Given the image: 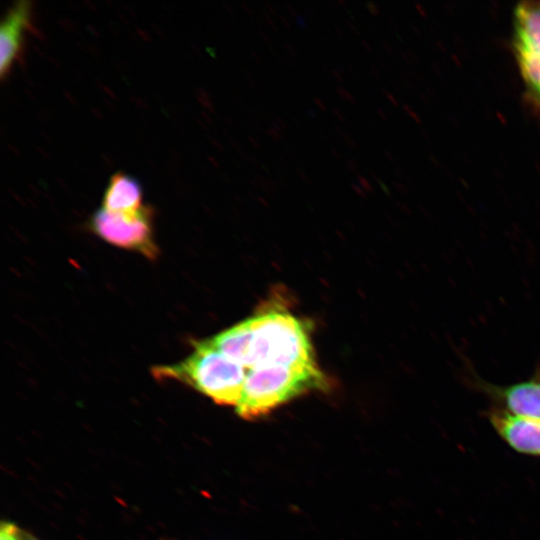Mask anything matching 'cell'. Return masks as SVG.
I'll list each match as a JSON object with an SVG mask.
<instances>
[{
    "label": "cell",
    "instance_id": "f1b7e54d",
    "mask_svg": "<svg viewBox=\"0 0 540 540\" xmlns=\"http://www.w3.org/2000/svg\"><path fill=\"white\" fill-rule=\"evenodd\" d=\"M285 7L292 17L296 18L298 16L296 10L293 8L291 4L286 3Z\"/></svg>",
    "mask_w": 540,
    "mask_h": 540
},
{
    "label": "cell",
    "instance_id": "e7e4bbea",
    "mask_svg": "<svg viewBox=\"0 0 540 540\" xmlns=\"http://www.w3.org/2000/svg\"><path fill=\"white\" fill-rule=\"evenodd\" d=\"M22 540H35V539H32V538L24 539V538L22 537Z\"/></svg>",
    "mask_w": 540,
    "mask_h": 540
},
{
    "label": "cell",
    "instance_id": "cb8c5ba5",
    "mask_svg": "<svg viewBox=\"0 0 540 540\" xmlns=\"http://www.w3.org/2000/svg\"><path fill=\"white\" fill-rule=\"evenodd\" d=\"M295 21H296V25L300 28V29H304L306 27V20L304 17L298 15L296 18H295Z\"/></svg>",
    "mask_w": 540,
    "mask_h": 540
},
{
    "label": "cell",
    "instance_id": "4316f807",
    "mask_svg": "<svg viewBox=\"0 0 540 540\" xmlns=\"http://www.w3.org/2000/svg\"><path fill=\"white\" fill-rule=\"evenodd\" d=\"M332 76L335 77L339 82L344 81V75L337 69H332Z\"/></svg>",
    "mask_w": 540,
    "mask_h": 540
},
{
    "label": "cell",
    "instance_id": "6da1fadb",
    "mask_svg": "<svg viewBox=\"0 0 540 540\" xmlns=\"http://www.w3.org/2000/svg\"><path fill=\"white\" fill-rule=\"evenodd\" d=\"M252 329L250 369L264 365L318 367L309 325L281 308L249 317Z\"/></svg>",
    "mask_w": 540,
    "mask_h": 540
},
{
    "label": "cell",
    "instance_id": "f5cc1de1",
    "mask_svg": "<svg viewBox=\"0 0 540 540\" xmlns=\"http://www.w3.org/2000/svg\"><path fill=\"white\" fill-rule=\"evenodd\" d=\"M370 176H371V178H372L375 182H376V181L378 182V181L380 180L379 177H378V175L376 174V172H373V171L370 172Z\"/></svg>",
    "mask_w": 540,
    "mask_h": 540
},
{
    "label": "cell",
    "instance_id": "91938a15",
    "mask_svg": "<svg viewBox=\"0 0 540 540\" xmlns=\"http://www.w3.org/2000/svg\"><path fill=\"white\" fill-rule=\"evenodd\" d=\"M383 47L388 53H391V48H390V46L388 44L384 43Z\"/></svg>",
    "mask_w": 540,
    "mask_h": 540
},
{
    "label": "cell",
    "instance_id": "60d3db41",
    "mask_svg": "<svg viewBox=\"0 0 540 540\" xmlns=\"http://www.w3.org/2000/svg\"><path fill=\"white\" fill-rule=\"evenodd\" d=\"M306 15L307 17L310 19V20H314L315 19V13L313 11L312 8H307L306 9Z\"/></svg>",
    "mask_w": 540,
    "mask_h": 540
},
{
    "label": "cell",
    "instance_id": "ffe728a7",
    "mask_svg": "<svg viewBox=\"0 0 540 540\" xmlns=\"http://www.w3.org/2000/svg\"><path fill=\"white\" fill-rule=\"evenodd\" d=\"M273 122L274 124L278 125L283 131L288 130V125L282 118L275 116Z\"/></svg>",
    "mask_w": 540,
    "mask_h": 540
},
{
    "label": "cell",
    "instance_id": "f35d334b",
    "mask_svg": "<svg viewBox=\"0 0 540 540\" xmlns=\"http://www.w3.org/2000/svg\"><path fill=\"white\" fill-rule=\"evenodd\" d=\"M248 140L251 142V144L256 147V148H260V145H259V142L257 141V139L251 135H248Z\"/></svg>",
    "mask_w": 540,
    "mask_h": 540
},
{
    "label": "cell",
    "instance_id": "ac0fdd59",
    "mask_svg": "<svg viewBox=\"0 0 540 540\" xmlns=\"http://www.w3.org/2000/svg\"><path fill=\"white\" fill-rule=\"evenodd\" d=\"M365 5H366L367 10H368L373 16L379 15V8H378V6L376 5V3L372 2V1H367V2L365 3Z\"/></svg>",
    "mask_w": 540,
    "mask_h": 540
},
{
    "label": "cell",
    "instance_id": "d4e9b609",
    "mask_svg": "<svg viewBox=\"0 0 540 540\" xmlns=\"http://www.w3.org/2000/svg\"><path fill=\"white\" fill-rule=\"evenodd\" d=\"M369 69H370V72L371 74L375 77V78H378L379 77V71L376 67V64L372 61L369 62Z\"/></svg>",
    "mask_w": 540,
    "mask_h": 540
},
{
    "label": "cell",
    "instance_id": "e575fe53",
    "mask_svg": "<svg viewBox=\"0 0 540 540\" xmlns=\"http://www.w3.org/2000/svg\"><path fill=\"white\" fill-rule=\"evenodd\" d=\"M286 59L288 60V62L292 65V66H297L298 64V61H297V58L293 57V56H290L287 54L286 56Z\"/></svg>",
    "mask_w": 540,
    "mask_h": 540
},
{
    "label": "cell",
    "instance_id": "d6986e66",
    "mask_svg": "<svg viewBox=\"0 0 540 540\" xmlns=\"http://www.w3.org/2000/svg\"><path fill=\"white\" fill-rule=\"evenodd\" d=\"M284 47L287 50L288 55L293 56L295 58L298 57L299 53L297 49L291 43L284 42Z\"/></svg>",
    "mask_w": 540,
    "mask_h": 540
},
{
    "label": "cell",
    "instance_id": "e0dca14e",
    "mask_svg": "<svg viewBox=\"0 0 540 540\" xmlns=\"http://www.w3.org/2000/svg\"><path fill=\"white\" fill-rule=\"evenodd\" d=\"M346 167L355 174H358L360 171V164L356 159H348L346 161Z\"/></svg>",
    "mask_w": 540,
    "mask_h": 540
},
{
    "label": "cell",
    "instance_id": "5bb4252c",
    "mask_svg": "<svg viewBox=\"0 0 540 540\" xmlns=\"http://www.w3.org/2000/svg\"><path fill=\"white\" fill-rule=\"evenodd\" d=\"M260 18L262 19L263 22L265 21L275 32H278V28L274 20L272 19L270 13H267L266 11H262Z\"/></svg>",
    "mask_w": 540,
    "mask_h": 540
},
{
    "label": "cell",
    "instance_id": "f907efd6",
    "mask_svg": "<svg viewBox=\"0 0 540 540\" xmlns=\"http://www.w3.org/2000/svg\"><path fill=\"white\" fill-rule=\"evenodd\" d=\"M249 182H250V184H251L252 186H254L256 189H259V188L261 187L260 184H259L255 179H253V178L250 179Z\"/></svg>",
    "mask_w": 540,
    "mask_h": 540
},
{
    "label": "cell",
    "instance_id": "83f0119b",
    "mask_svg": "<svg viewBox=\"0 0 540 540\" xmlns=\"http://www.w3.org/2000/svg\"><path fill=\"white\" fill-rule=\"evenodd\" d=\"M351 187L354 191H356L357 194L365 197L366 194L363 192V190L360 188V186L354 182L351 183Z\"/></svg>",
    "mask_w": 540,
    "mask_h": 540
},
{
    "label": "cell",
    "instance_id": "816d5d0a",
    "mask_svg": "<svg viewBox=\"0 0 540 540\" xmlns=\"http://www.w3.org/2000/svg\"><path fill=\"white\" fill-rule=\"evenodd\" d=\"M376 112L383 120H386V115L380 108H376Z\"/></svg>",
    "mask_w": 540,
    "mask_h": 540
},
{
    "label": "cell",
    "instance_id": "7402d4cb",
    "mask_svg": "<svg viewBox=\"0 0 540 540\" xmlns=\"http://www.w3.org/2000/svg\"><path fill=\"white\" fill-rule=\"evenodd\" d=\"M247 79L250 85L252 86V88L257 92H260L259 84L256 82V80H254V78L250 75V73L247 74Z\"/></svg>",
    "mask_w": 540,
    "mask_h": 540
},
{
    "label": "cell",
    "instance_id": "681fc988",
    "mask_svg": "<svg viewBox=\"0 0 540 540\" xmlns=\"http://www.w3.org/2000/svg\"><path fill=\"white\" fill-rule=\"evenodd\" d=\"M242 6H243V8L246 10V12L248 13L249 16H253V12H252V10H251V8H250L249 5H247L246 3L242 2Z\"/></svg>",
    "mask_w": 540,
    "mask_h": 540
},
{
    "label": "cell",
    "instance_id": "9c48e42d",
    "mask_svg": "<svg viewBox=\"0 0 540 540\" xmlns=\"http://www.w3.org/2000/svg\"><path fill=\"white\" fill-rule=\"evenodd\" d=\"M206 340L229 359L250 369L252 329L249 317Z\"/></svg>",
    "mask_w": 540,
    "mask_h": 540
},
{
    "label": "cell",
    "instance_id": "db71d44e",
    "mask_svg": "<svg viewBox=\"0 0 540 540\" xmlns=\"http://www.w3.org/2000/svg\"><path fill=\"white\" fill-rule=\"evenodd\" d=\"M318 38H319V41H321L324 45H326L327 39L323 34H320Z\"/></svg>",
    "mask_w": 540,
    "mask_h": 540
},
{
    "label": "cell",
    "instance_id": "11a10c76",
    "mask_svg": "<svg viewBox=\"0 0 540 540\" xmlns=\"http://www.w3.org/2000/svg\"><path fill=\"white\" fill-rule=\"evenodd\" d=\"M319 136H320L321 139H323L324 141H327V140H328L327 135H326L323 131H319Z\"/></svg>",
    "mask_w": 540,
    "mask_h": 540
},
{
    "label": "cell",
    "instance_id": "7dc6e473",
    "mask_svg": "<svg viewBox=\"0 0 540 540\" xmlns=\"http://www.w3.org/2000/svg\"><path fill=\"white\" fill-rule=\"evenodd\" d=\"M249 161L256 167H260V162L257 158L253 157V156H249Z\"/></svg>",
    "mask_w": 540,
    "mask_h": 540
},
{
    "label": "cell",
    "instance_id": "30bf717a",
    "mask_svg": "<svg viewBox=\"0 0 540 540\" xmlns=\"http://www.w3.org/2000/svg\"><path fill=\"white\" fill-rule=\"evenodd\" d=\"M517 53L540 57V3L524 2L515 10Z\"/></svg>",
    "mask_w": 540,
    "mask_h": 540
},
{
    "label": "cell",
    "instance_id": "484cf974",
    "mask_svg": "<svg viewBox=\"0 0 540 540\" xmlns=\"http://www.w3.org/2000/svg\"><path fill=\"white\" fill-rule=\"evenodd\" d=\"M265 6L267 7L270 15L279 16L273 4H271L268 1H265Z\"/></svg>",
    "mask_w": 540,
    "mask_h": 540
},
{
    "label": "cell",
    "instance_id": "bcb514c9",
    "mask_svg": "<svg viewBox=\"0 0 540 540\" xmlns=\"http://www.w3.org/2000/svg\"><path fill=\"white\" fill-rule=\"evenodd\" d=\"M283 150L288 156H290V157L295 156V153L293 152V150L290 147L283 146Z\"/></svg>",
    "mask_w": 540,
    "mask_h": 540
},
{
    "label": "cell",
    "instance_id": "603a6c76",
    "mask_svg": "<svg viewBox=\"0 0 540 540\" xmlns=\"http://www.w3.org/2000/svg\"><path fill=\"white\" fill-rule=\"evenodd\" d=\"M333 114L338 118L339 121L343 123H348L347 118L338 110V109H332Z\"/></svg>",
    "mask_w": 540,
    "mask_h": 540
},
{
    "label": "cell",
    "instance_id": "6f0895ef",
    "mask_svg": "<svg viewBox=\"0 0 540 540\" xmlns=\"http://www.w3.org/2000/svg\"><path fill=\"white\" fill-rule=\"evenodd\" d=\"M326 5L330 8V9H333L334 8V3L332 1H325Z\"/></svg>",
    "mask_w": 540,
    "mask_h": 540
},
{
    "label": "cell",
    "instance_id": "ee69618b",
    "mask_svg": "<svg viewBox=\"0 0 540 540\" xmlns=\"http://www.w3.org/2000/svg\"><path fill=\"white\" fill-rule=\"evenodd\" d=\"M277 183L281 186H283L284 188L287 187V182L286 180L283 178L282 175H279L278 178H277Z\"/></svg>",
    "mask_w": 540,
    "mask_h": 540
},
{
    "label": "cell",
    "instance_id": "8992f818",
    "mask_svg": "<svg viewBox=\"0 0 540 540\" xmlns=\"http://www.w3.org/2000/svg\"><path fill=\"white\" fill-rule=\"evenodd\" d=\"M497 434L515 451L540 457V422L515 417L504 410L488 414Z\"/></svg>",
    "mask_w": 540,
    "mask_h": 540
},
{
    "label": "cell",
    "instance_id": "b9f144b4",
    "mask_svg": "<svg viewBox=\"0 0 540 540\" xmlns=\"http://www.w3.org/2000/svg\"><path fill=\"white\" fill-rule=\"evenodd\" d=\"M251 56H252L259 64H262V63H263L262 58L260 57V55H259L257 52L251 51Z\"/></svg>",
    "mask_w": 540,
    "mask_h": 540
},
{
    "label": "cell",
    "instance_id": "4fadbf2b",
    "mask_svg": "<svg viewBox=\"0 0 540 540\" xmlns=\"http://www.w3.org/2000/svg\"><path fill=\"white\" fill-rule=\"evenodd\" d=\"M335 91L341 98L345 99L346 101L351 102L353 104L357 103L354 96L342 86H335Z\"/></svg>",
    "mask_w": 540,
    "mask_h": 540
},
{
    "label": "cell",
    "instance_id": "c3c4849f",
    "mask_svg": "<svg viewBox=\"0 0 540 540\" xmlns=\"http://www.w3.org/2000/svg\"><path fill=\"white\" fill-rule=\"evenodd\" d=\"M279 160L284 164V166L286 167H289L290 166V163L289 161L283 156V155H279L278 156Z\"/></svg>",
    "mask_w": 540,
    "mask_h": 540
},
{
    "label": "cell",
    "instance_id": "9a60e30c",
    "mask_svg": "<svg viewBox=\"0 0 540 540\" xmlns=\"http://www.w3.org/2000/svg\"><path fill=\"white\" fill-rule=\"evenodd\" d=\"M249 115H250V119L257 123L261 121H266L267 119V116L263 115L260 111L255 110V109L250 110Z\"/></svg>",
    "mask_w": 540,
    "mask_h": 540
},
{
    "label": "cell",
    "instance_id": "2e32d148",
    "mask_svg": "<svg viewBox=\"0 0 540 540\" xmlns=\"http://www.w3.org/2000/svg\"><path fill=\"white\" fill-rule=\"evenodd\" d=\"M357 179L359 184L368 192L374 193V189L371 185V183L366 179L364 176L358 174Z\"/></svg>",
    "mask_w": 540,
    "mask_h": 540
},
{
    "label": "cell",
    "instance_id": "7a4b0ae2",
    "mask_svg": "<svg viewBox=\"0 0 540 540\" xmlns=\"http://www.w3.org/2000/svg\"><path fill=\"white\" fill-rule=\"evenodd\" d=\"M246 368L215 349L207 340L194 343L184 360L154 367V377L183 382L220 405L238 404L246 379Z\"/></svg>",
    "mask_w": 540,
    "mask_h": 540
},
{
    "label": "cell",
    "instance_id": "6125c7cd",
    "mask_svg": "<svg viewBox=\"0 0 540 540\" xmlns=\"http://www.w3.org/2000/svg\"><path fill=\"white\" fill-rule=\"evenodd\" d=\"M378 62L382 67H385V62L380 57H378Z\"/></svg>",
    "mask_w": 540,
    "mask_h": 540
},
{
    "label": "cell",
    "instance_id": "be15d7a7",
    "mask_svg": "<svg viewBox=\"0 0 540 540\" xmlns=\"http://www.w3.org/2000/svg\"><path fill=\"white\" fill-rule=\"evenodd\" d=\"M337 3L340 4V5H346V2L345 1H342V0H337Z\"/></svg>",
    "mask_w": 540,
    "mask_h": 540
},
{
    "label": "cell",
    "instance_id": "3957f363",
    "mask_svg": "<svg viewBox=\"0 0 540 540\" xmlns=\"http://www.w3.org/2000/svg\"><path fill=\"white\" fill-rule=\"evenodd\" d=\"M327 385L319 367L256 366L247 371L237 414L247 420L262 417L277 407Z\"/></svg>",
    "mask_w": 540,
    "mask_h": 540
},
{
    "label": "cell",
    "instance_id": "ab89813d",
    "mask_svg": "<svg viewBox=\"0 0 540 540\" xmlns=\"http://www.w3.org/2000/svg\"><path fill=\"white\" fill-rule=\"evenodd\" d=\"M267 183H268L269 186H270L272 189H274V190H276V189L278 188V183H277V181H275V180H273V179H271V178H267Z\"/></svg>",
    "mask_w": 540,
    "mask_h": 540
},
{
    "label": "cell",
    "instance_id": "94428289",
    "mask_svg": "<svg viewBox=\"0 0 540 540\" xmlns=\"http://www.w3.org/2000/svg\"><path fill=\"white\" fill-rule=\"evenodd\" d=\"M308 115L311 116V117H313V118H316V115H315V111H314V110L309 109V110H308Z\"/></svg>",
    "mask_w": 540,
    "mask_h": 540
},
{
    "label": "cell",
    "instance_id": "d6a6232c",
    "mask_svg": "<svg viewBox=\"0 0 540 540\" xmlns=\"http://www.w3.org/2000/svg\"><path fill=\"white\" fill-rule=\"evenodd\" d=\"M278 17H279V19L281 20V22L284 24V26L286 28H288V29L291 28L290 22L288 21V19L284 15L281 14Z\"/></svg>",
    "mask_w": 540,
    "mask_h": 540
},
{
    "label": "cell",
    "instance_id": "836d02e7",
    "mask_svg": "<svg viewBox=\"0 0 540 540\" xmlns=\"http://www.w3.org/2000/svg\"><path fill=\"white\" fill-rule=\"evenodd\" d=\"M334 28L335 30L337 31V33L339 34V36L342 38V39H346V35L345 33L343 32V30L339 27L338 24H334Z\"/></svg>",
    "mask_w": 540,
    "mask_h": 540
},
{
    "label": "cell",
    "instance_id": "7bdbcfd3",
    "mask_svg": "<svg viewBox=\"0 0 540 540\" xmlns=\"http://www.w3.org/2000/svg\"><path fill=\"white\" fill-rule=\"evenodd\" d=\"M322 69L324 70V72L329 76L331 77L332 76V69H330L326 63H322Z\"/></svg>",
    "mask_w": 540,
    "mask_h": 540
},
{
    "label": "cell",
    "instance_id": "1f68e13d",
    "mask_svg": "<svg viewBox=\"0 0 540 540\" xmlns=\"http://www.w3.org/2000/svg\"><path fill=\"white\" fill-rule=\"evenodd\" d=\"M257 30H258L259 34L262 36V38H264V40L271 45L272 41H271L270 37L264 32V30H262L261 28H258Z\"/></svg>",
    "mask_w": 540,
    "mask_h": 540
},
{
    "label": "cell",
    "instance_id": "74e56055",
    "mask_svg": "<svg viewBox=\"0 0 540 540\" xmlns=\"http://www.w3.org/2000/svg\"><path fill=\"white\" fill-rule=\"evenodd\" d=\"M366 121L367 123L371 126V127H375L376 126V121L375 119L371 116V115H366Z\"/></svg>",
    "mask_w": 540,
    "mask_h": 540
},
{
    "label": "cell",
    "instance_id": "277c9868",
    "mask_svg": "<svg viewBox=\"0 0 540 540\" xmlns=\"http://www.w3.org/2000/svg\"><path fill=\"white\" fill-rule=\"evenodd\" d=\"M90 229L104 241L154 259L159 250L154 240L153 210L144 205L136 212L113 213L96 210L89 221Z\"/></svg>",
    "mask_w": 540,
    "mask_h": 540
},
{
    "label": "cell",
    "instance_id": "44dd1931",
    "mask_svg": "<svg viewBox=\"0 0 540 540\" xmlns=\"http://www.w3.org/2000/svg\"><path fill=\"white\" fill-rule=\"evenodd\" d=\"M296 173L298 174V176L303 180L305 181L307 184H312L310 178L308 177V175L300 168H297L296 169Z\"/></svg>",
    "mask_w": 540,
    "mask_h": 540
},
{
    "label": "cell",
    "instance_id": "f6af8a7d",
    "mask_svg": "<svg viewBox=\"0 0 540 540\" xmlns=\"http://www.w3.org/2000/svg\"><path fill=\"white\" fill-rule=\"evenodd\" d=\"M330 153L333 155V157H334L336 160H340V159H341V155L339 154V152H338L335 148H330Z\"/></svg>",
    "mask_w": 540,
    "mask_h": 540
},
{
    "label": "cell",
    "instance_id": "9f6ffc18",
    "mask_svg": "<svg viewBox=\"0 0 540 540\" xmlns=\"http://www.w3.org/2000/svg\"><path fill=\"white\" fill-rule=\"evenodd\" d=\"M368 29L372 35H376V29L373 26H368Z\"/></svg>",
    "mask_w": 540,
    "mask_h": 540
},
{
    "label": "cell",
    "instance_id": "5b68a950",
    "mask_svg": "<svg viewBox=\"0 0 540 540\" xmlns=\"http://www.w3.org/2000/svg\"><path fill=\"white\" fill-rule=\"evenodd\" d=\"M32 2L21 0L8 8L0 26V77L4 80L21 57L25 36L32 30Z\"/></svg>",
    "mask_w": 540,
    "mask_h": 540
},
{
    "label": "cell",
    "instance_id": "52a82bcc",
    "mask_svg": "<svg viewBox=\"0 0 540 540\" xmlns=\"http://www.w3.org/2000/svg\"><path fill=\"white\" fill-rule=\"evenodd\" d=\"M485 391L505 408V412L540 422V381L527 380L504 387L486 386Z\"/></svg>",
    "mask_w": 540,
    "mask_h": 540
},
{
    "label": "cell",
    "instance_id": "7c38bea8",
    "mask_svg": "<svg viewBox=\"0 0 540 540\" xmlns=\"http://www.w3.org/2000/svg\"><path fill=\"white\" fill-rule=\"evenodd\" d=\"M267 133L275 141H280L283 137V130L276 124L273 123L272 126L267 128Z\"/></svg>",
    "mask_w": 540,
    "mask_h": 540
},
{
    "label": "cell",
    "instance_id": "ba28073f",
    "mask_svg": "<svg viewBox=\"0 0 540 540\" xmlns=\"http://www.w3.org/2000/svg\"><path fill=\"white\" fill-rule=\"evenodd\" d=\"M140 182L122 171L114 173L105 188L102 209L113 213H132L144 206Z\"/></svg>",
    "mask_w": 540,
    "mask_h": 540
},
{
    "label": "cell",
    "instance_id": "d590c367",
    "mask_svg": "<svg viewBox=\"0 0 540 540\" xmlns=\"http://www.w3.org/2000/svg\"><path fill=\"white\" fill-rule=\"evenodd\" d=\"M347 26L349 27V29L355 34V35H359V31L357 29V27L352 23V22H347Z\"/></svg>",
    "mask_w": 540,
    "mask_h": 540
},
{
    "label": "cell",
    "instance_id": "8fae6325",
    "mask_svg": "<svg viewBox=\"0 0 540 540\" xmlns=\"http://www.w3.org/2000/svg\"><path fill=\"white\" fill-rule=\"evenodd\" d=\"M335 132L344 140V142L351 148H358L357 143L355 140L341 127L334 125Z\"/></svg>",
    "mask_w": 540,
    "mask_h": 540
},
{
    "label": "cell",
    "instance_id": "680465c9",
    "mask_svg": "<svg viewBox=\"0 0 540 540\" xmlns=\"http://www.w3.org/2000/svg\"><path fill=\"white\" fill-rule=\"evenodd\" d=\"M383 92L393 103H396L393 97L387 91L383 90Z\"/></svg>",
    "mask_w": 540,
    "mask_h": 540
},
{
    "label": "cell",
    "instance_id": "4dcf8cb0",
    "mask_svg": "<svg viewBox=\"0 0 540 540\" xmlns=\"http://www.w3.org/2000/svg\"><path fill=\"white\" fill-rule=\"evenodd\" d=\"M314 102L322 111L326 110V105L320 98H317V97L314 98Z\"/></svg>",
    "mask_w": 540,
    "mask_h": 540
},
{
    "label": "cell",
    "instance_id": "8d00e7d4",
    "mask_svg": "<svg viewBox=\"0 0 540 540\" xmlns=\"http://www.w3.org/2000/svg\"><path fill=\"white\" fill-rule=\"evenodd\" d=\"M361 43L362 45L365 47V49L369 52H372V47L371 45L369 44L368 40H366L365 38H362L361 39Z\"/></svg>",
    "mask_w": 540,
    "mask_h": 540
},
{
    "label": "cell",
    "instance_id": "f546056e",
    "mask_svg": "<svg viewBox=\"0 0 540 540\" xmlns=\"http://www.w3.org/2000/svg\"><path fill=\"white\" fill-rule=\"evenodd\" d=\"M342 60L345 62V65H346L348 71L351 74H353L354 76H357V72H356L355 68L349 62H347L345 58L344 59L342 58Z\"/></svg>",
    "mask_w": 540,
    "mask_h": 540
}]
</instances>
